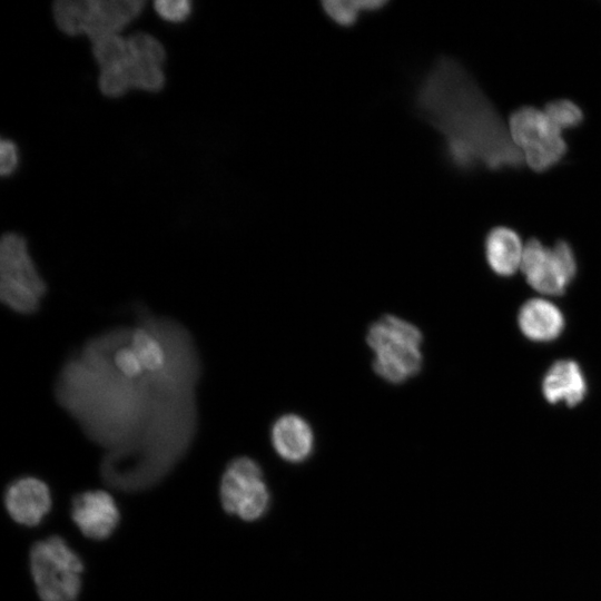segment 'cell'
<instances>
[{
    "label": "cell",
    "mask_w": 601,
    "mask_h": 601,
    "mask_svg": "<svg viewBox=\"0 0 601 601\" xmlns=\"http://www.w3.org/2000/svg\"><path fill=\"white\" fill-rule=\"evenodd\" d=\"M422 339L421 331L407 321L393 315L377 319L366 334V342L375 354V373L394 384L416 375L423 361Z\"/></svg>",
    "instance_id": "3957f363"
},
{
    "label": "cell",
    "mask_w": 601,
    "mask_h": 601,
    "mask_svg": "<svg viewBox=\"0 0 601 601\" xmlns=\"http://www.w3.org/2000/svg\"><path fill=\"white\" fill-rule=\"evenodd\" d=\"M169 361L160 371L128 377L114 366L100 335L88 341L61 370V406L95 443L118 450L135 481L154 485L190 446L196 430L198 356L191 337L169 323Z\"/></svg>",
    "instance_id": "6da1fadb"
},
{
    "label": "cell",
    "mask_w": 601,
    "mask_h": 601,
    "mask_svg": "<svg viewBox=\"0 0 601 601\" xmlns=\"http://www.w3.org/2000/svg\"><path fill=\"white\" fill-rule=\"evenodd\" d=\"M313 432L308 423L298 415L279 417L272 428V443L286 461L302 462L312 452Z\"/></svg>",
    "instance_id": "9a60e30c"
},
{
    "label": "cell",
    "mask_w": 601,
    "mask_h": 601,
    "mask_svg": "<svg viewBox=\"0 0 601 601\" xmlns=\"http://www.w3.org/2000/svg\"><path fill=\"white\" fill-rule=\"evenodd\" d=\"M545 115L559 129L578 127L583 120L581 108L571 100L558 99L544 108Z\"/></svg>",
    "instance_id": "e0dca14e"
},
{
    "label": "cell",
    "mask_w": 601,
    "mask_h": 601,
    "mask_svg": "<svg viewBox=\"0 0 601 601\" xmlns=\"http://www.w3.org/2000/svg\"><path fill=\"white\" fill-rule=\"evenodd\" d=\"M4 505L9 515L23 525L39 524L51 509V494L36 477H21L13 481L4 494Z\"/></svg>",
    "instance_id": "7c38bea8"
},
{
    "label": "cell",
    "mask_w": 601,
    "mask_h": 601,
    "mask_svg": "<svg viewBox=\"0 0 601 601\" xmlns=\"http://www.w3.org/2000/svg\"><path fill=\"white\" fill-rule=\"evenodd\" d=\"M71 518L83 535L92 540H104L115 531L119 522V511L108 492L87 491L73 497Z\"/></svg>",
    "instance_id": "8fae6325"
},
{
    "label": "cell",
    "mask_w": 601,
    "mask_h": 601,
    "mask_svg": "<svg viewBox=\"0 0 601 601\" xmlns=\"http://www.w3.org/2000/svg\"><path fill=\"white\" fill-rule=\"evenodd\" d=\"M542 391L552 404L564 402L568 406H574L584 398L587 382L575 362L562 359L555 362L544 375Z\"/></svg>",
    "instance_id": "4fadbf2b"
},
{
    "label": "cell",
    "mask_w": 601,
    "mask_h": 601,
    "mask_svg": "<svg viewBox=\"0 0 601 601\" xmlns=\"http://www.w3.org/2000/svg\"><path fill=\"white\" fill-rule=\"evenodd\" d=\"M513 144L522 152L528 166L544 171L556 165L568 150L562 130L535 107H521L509 119Z\"/></svg>",
    "instance_id": "ba28073f"
},
{
    "label": "cell",
    "mask_w": 601,
    "mask_h": 601,
    "mask_svg": "<svg viewBox=\"0 0 601 601\" xmlns=\"http://www.w3.org/2000/svg\"><path fill=\"white\" fill-rule=\"evenodd\" d=\"M219 492L224 509L246 521L260 518L269 501L260 467L245 456L237 457L227 465Z\"/></svg>",
    "instance_id": "30bf717a"
},
{
    "label": "cell",
    "mask_w": 601,
    "mask_h": 601,
    "mask_svg": "<svg viewBox=\"0 0 601 601\" xmlns=\"http://www.w3.org/2000/svg\"><path fill=\"white\" fill-rule=\"evenodd\" d=\"M155 9L161 18L177 22L188 17L191 6L188 0H157Z\"/></svg>",
    "instance_id": "d6986e66"
},
{
    "label": "cell",
    "mask_w": 601,
    "mask_h": 601,
    "mask_svg": "<svg viewBox=\"0 0 601 601\" xmlns=\"http://www.w3.org/2000/svg\"><path fill=\"white\" fill-rule=\"evenodd\" d=\"M518 323L521 332L535 342L555 339L564 327L561 311L543 298L526 300L520 308Z\"/></svg>",
    "instance_id": "5bb4252c"
},
{
    "label": "cell",
    "mask_w": 601,
    "mask_h": 601,
    "mask_svg": "<svg viewBox=\"0 0 601 601\" xmlns=\"http://www.w3.org/2000/svg\"><path fill=\"white\" fill-rule=\"evenodd\" d=\"M520 269L536 292L560 295L574 277L577 263L568 243L560 240L549 248L533 238L524 246Z\"/></svg>",
    "instance_id": "9c48e42d"
},
{
    "label": "cell",
    "mask_w": 601,
    "mask_h": 601,
    "mask_svg": "<svg viewBox=\"0 0 601 601\" xmlns=\"http://www.w3.org/2000/svg\"><path fill=\"white\" fill-rule=\"evenodd\" d=\"M142 0H58L53 18L67 35H86L90 41L118 33L142 10Z\"/></svg>",
    "instance_id": "52a82bcc"
},
{
    "label": "cell",
    "mask_w": 601,
    "mask_h": 601,
    "mask_svg": "<svg viewBox=\"0 0 601 601\" xmlns=\"http://www.w3.org/2000/svg\"><path fill=\"white\" fill-rule=\"evenodd\" d=\"M18 165V151L16 145L9 139L0 141V173L2 176L11 175Z\"/></svg>",
    "instance_id": "ffe728a7"
},
{
    "label": "cell",
    "mask_w": 601,
    "mask_h": 601,
    "mask_svg": "<svg viewBox=\"0 0 601 601\" xmlns=\"http://www.w3.org/2000/svg\"><path fill=\"white\" fill-rule=\"evenodd\" d=\"M30 570L41 601H76L81 590L83 564L60 536L36 542Z\"/></svg>",
    "instance_id": "5b68a950"
},
{
    "label": "cell",
    "mask_w": 601,
    "mask_h": 601,
    "mask_svg": "<svg viewBox=\"0 0 601 601\" xmlns=\"http://www.w3.org/2000/svg\"><path fill=\"white\" fill-rule=\"evenodd\" d=\"M385 1H325L324 10L337 23L346 26L355 21L359 11L381 7Z\"/></svg>",
    "instance_id": "ac0fdd59"
},
{
    "label": "cell",
    "mask_w": 601,
    "mask_h": 601,
    "mask_svg": "<svg viewBox=\"0 0 601 601\" xmlns=\"http://www.w3.org/2000/svg\"><path fill=\"white\" fill-rule=\"evenodd\" d=\"M420 115L444 138L447 159L461 170L519 168L523 155L509 127L467 70L441 57L416 93Z\"/></svg>",
    "instance_id": "7a4b0ae2"
},
{
    "label": "cell",
    "mask_w": 601,
    "mask_h": 601,
    "mask_svg": "<svg viewBox=\"0 0 601 601\" xmlns=\"http://www.w3.org/2000/svg\"><path fill=\"white\" fill-rule=\"evenodd\" d=\"M47 286L29 254L26 239L7 233L0 240V298L19 314L38 311Z\"/></svg>",
    "instance_id": "8992f818"
},
{
    "label": "cell",
    "mask_w": 601,
    "mask_h": 601,
    "mask_svg": "<svg viewBox=\"0 0 601 601\" xmlns=\"http://www.w3.org/2000/svg\"><path fill=\"white\" fill-rule=\"evenodd\" d=\"M128 52L117 63L100 69L99 89L107 97H119L129 89L158 91L165 83L166 51L151 35L136 32L127 38Z\"/></svg>",
    "instance_id": "277c9868"
},
{
    "label": "cell",
    "mask_w": 601,
    "mask_h": 601,
    "mask_svg": "<svg viewBox=\"0 0 601 601\" xmlns=\"http://www.w3.org/2000/svg\"><path fill=\"white\" fill-rule=\"evenodd\" d=\"M524 246L516 231L495 227L486 236L485 256L491 269L501 276H510L521 268Z\"/></svg>",
    "instance_id": "2e32d148"
}]
</instances>
